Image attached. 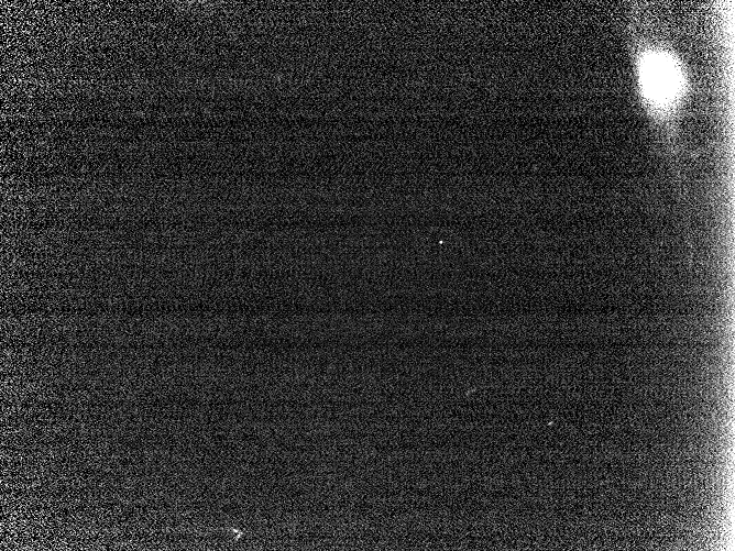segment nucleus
<instances>
[{
  "label": "nucleus",
  "mask_w": 735,
  "mask_h": 551,
  "mask_svg": "<svg viewBox=\"0 0 735 551\" xmlns=\"http://www.w3.org/2000/svg\"><path fill=\"white\" fill-rule=\"evenodd\" d=\"M640 90L657 110L673 107L681 98L684 78L676 59L661 51H648L639 59Z\"/></svg>",
  "instance_id": "1"
}]
</instances>
